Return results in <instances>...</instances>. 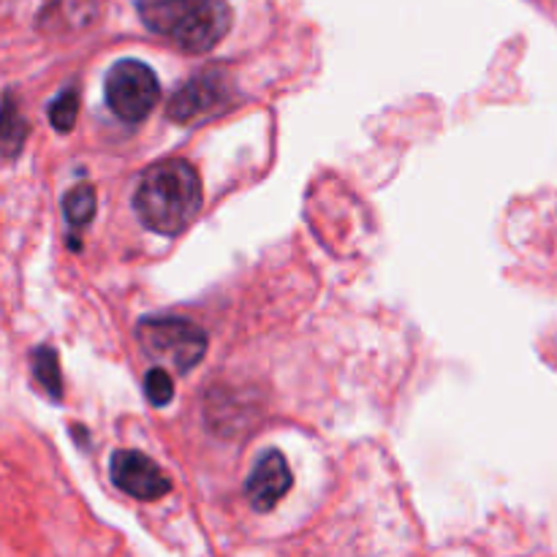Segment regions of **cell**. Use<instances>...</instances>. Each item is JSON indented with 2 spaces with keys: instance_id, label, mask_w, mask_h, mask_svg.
Returning <instances> with one entry per match:
<instances>
[{
  "instance_id": "cell-1",
  "label": "cell",
  "mask_w": 557,
  "mask_h": 557,
  "mask_svg": "<svg viewBox=\"0 0 557 557\" xmlns=\"http://www.w3.org/2000/svg\"><path fill=\"white\" fill-rule=\"evenodd\" d=\"M201 177L183 158H169L141 174L134 210L147 228L163 237L185 232L201 210Z\"/></svg>"
},
{
  "instance_id": "cell-2",
  "label": "cell",
  "mask_w": 557,
  "mask_h": 557,
  "mask_svg": "<svg viewBox=\"0 0 557 557\" xmlns=\"http://www.w3.org/2000/svg\"><path fill=\"white\" fill-rule=\"evenodd\" d=\"M136 341L141 351L174 373H190L207 354V332L199 324L180 315H150L136 326Z\"/></svg>"
},
{
  "instance_id": "cell-3",
  "label": "cell",
  "mask_w": 557,
  "mask_h": 557,
  "mask_svg": "<svg viewBox=\"0 0 557 557\" xmlns=\"http://www.w3.org/2000/svg\"><path fill=\"white\" fill-rule=\"evenodd\" d=\"M107 103L125 123H141L156 109L161 85L150 65L141 60H120L107 74Z\"/></svg>"
},
{
  "instance_id": "cell-4",
  "label": "cell",
  "mask_w": 557,
  "mask_h": 557,
  "mask_svg": "<svg viewBox=\"0 0 557 557\" xmlns=\"http://www.w3.org/2000/svg\"><path fill=\"white\" fill-rule=\"evenodd\" d=\"M232 5L226 0H188L177 27L169 38L183 52H210L232 30Z\"/></svg>"
},
{
  "instance_id": "cell-5",
  "label": "cell",
  "mask_w": 557,
  "mask_h": 557,
  "mask_svg": "<svg viewBox=\"0 0 557 557\" xmlns=\"http://www.w3.org/2000/svg\"><path fill=\"white\" fill-rule=\"evenodd\" d=\"M109 471H112V482L136 500H161L172 490V482L161 471V466L141 451H114Z\"/></svg>"
},
{
  "instance_id": "cell-6",
  "label": "cell",
  "mask_w": 557,
  "mask_h": 557,
  "mask_svg": "<svg viewBox=\"0 0 557 557\" xmlns=\"http://www.w3.org/2000/svg\"><path fill=\"white\" fill-rule=\"evenodd\" d=\"M228 101V79L221 71H201L190 76L185 85L177 87V92L169 101L166 114L174 123H190L201 114L215 112L221 103Z\"/></svg>"
},
{
  "instance_id": "cell-7",
  "label": "cell",
  "mask_w": 557,
  "mask_h": 557,
  "mask_svg": "<svg viewBox=\"0 0 557 557\" xmlns=\"http://www.w3.org/2000/svg\"><path fill=\"white\" fill-rule=\"evenodd\" d=\"M294 476L288 460L277 449H267L256 462L253 473H250L248 484H245V495H248L250 506L256 511H272L281 504L283 495L292 490Z\"/></svg>"
},
{
  "instance_id": "cell-8",
  "label": "cell",
  "mask_w": 557,
  "mask_h": 557,
  "mask_svg": "<svg viewBox=\"0 0 557 557\" xmlns=\"http://www.w3.org/2000/svg\"><path fill=\"white\" fill-rule=\"evenodd\" d=\"M101 14V0H52L38 14V27L47 33H74L90 27Z\"/></svg>"
},
{
  "instance_id": "cell-9",
  "label": "cell",
  "mask_w": 557,
  "mask_h": 557,
  "mask_svg": "<svg viewBox=\"0 0 557 557\" xmlns=\"http://www.w3.org/2000/svg\"><path fill=\"white\" fill-rule=\"evenodd\" d=\"M30 125H27L25 114L20 112V103L11 92H5L3 103H0V156L14 158L25 147Z\"/></svg>"
},
{
  "instance_id": "cell-10",
  "label": "cell",
  "mask_w": 557,
  "mask_h": 557,
  "mask_svg": "<svg viewBox=\"0 0 557 557\" xmlns=\"http://www.w3.org/2000/svg\"><path fill=\"white\" fill-rule=\"evenodd\" d=\"M185 5H188V0H139V16L145 27L169 38L177 27Z\"/></svg>"
},
{
  "instance_id": "cell-11",
  "label": "cell",
  "mask_w": 557,
  "mask_h": 557,
  "mask_svg": "<svg viewBox=\"0 0 557 557\" xmlns=\"http://www.w3.org/2000/svg\"><path fill=\"white\" fill-rule=\"evenodd\" d=\"M30 362H33V375H36L38 386H41L52 400H60V397H63V373H60L58 351L49 346L36 348Z\"/></svg>"
},
{
  "instance_id": "cell-12",
  "label": "cell",
  "mask_w": 557,
  "mask_h": 557,
  "mask_svg": "<svg viewBox=\"0 0 557 557\" xmlns=\"http://www.w3.org/2000/svg\"><path fill=\"white\" fill-rule=\"evenodd\" d=\"M96 207H98L96 190H92L90 185H76V188H71L69 194H65L63 215L71 226L82 228L96 218Z\"/></svg>"
},
{
  "instance_id": "cell-13",
  "label": "cell",
  "mask_w": 557,
  "mask_h": 557,
  "mask_svg": "<svg viewBox=\"0 0 557 557\" xmlns=\"http://www.w3.org/2000/svg\"><path fill=\"white\" fill-rule=\"evenodd\" d=\"M76 117H79V92L69 87V90L58 92L49 103V123L60 134H69L76 125Z\"/></svg>"
},
{
  "instance_id": "cell-14",
  "label": "cell",
  "mask_w": 557,
  "mask_h": 557,
  "mask_svg": "<svg viewBox=\"0 0 557 557\" xmlns=\"http://www.w3.org/2000/svg\"><path fill=\"white\" fill-rule=\"evenodd\" d=\"M145 395L147 400L156 408H163L172 403L174 397V384L172 375H169L166 368H150L145 373Z\"/></svg>"
}]
</instances>
